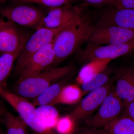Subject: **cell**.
Returning a JSON list of instances; mask_svg holds the SVG:
<instances>
[{"label":"cell","instance_id":"1","mask_svg":"<svg viewBox=\"0 0 134 134\" xmlns=\"http://www.w3.org/2000/svg\"><path fill=\"white\" fill-rule=\"evenodd\" d=\"M94 26L90 18L81 14L64 27L53 40L55 59L51 67L78 52L88 41Z\"/></svg>","mask_w":134,"mask_h":134},{"label":"cell","instance_id":"2","mask_svg":"<svg viewBox=\"0 0 134 134\" xmlns=\"http://www.w3.org/2000/svg\"><path fill=\"white\" fill-rule=\"evenodd\" d=\"M75 69L72 65L48 68L34 76L17 81L15 93L26 99H33L53 84L72 76Z\"/></svg>","mask_w":134,"mask_h":134},{"label":"cell","instance_id":"3","mask_svg":"<svg viewBox=\"0 0 134 134\" xmlns=\"http://www.w3.org/2000/svg\"><path fill=\"white\" fill-rule=\"evenodd\" d=\"M0 96L18 113L27 126L37 134H59L46 125L38 116L35 106L25 98L6 89H0Z\"/></svg>","mask_w":134,"mask_h":134},{"label":"cell","instance_id":"4","mask_svg":"<svg viewBox=\"0 0 134 134\" xmlns=\"http://www.w3.org/2000/svg\"><path fill=\"white\" fill-rule=\"evenodd\" d=\"M69 24L56 29L41 27L37 29L28 39L17 58L16 74L19 76L34 54L53 41L59 32Z\"/></svg>","mask_w":134,"mask_h":134},{"label":"cell","instance_id":"5","mask_svg":"<svg viewBox=\"0 0 134 134\" xmlns=\"http://www.w3.org/2000/svg\"><path fill=\"white\" fill-rule=\"evenodd\" d=\"M16 2L11 6L1 7L0 16L14 23L37 30L45 15L43 10L30 3Z\"/></svg>","mask_w":134,"mask_h":134},{"label":"cell","instance_id":"6","mask_svg":"<svg viewBox=\"0 0 134 134\" xmlns=\"http://www.w3.org/2000/svg\"><path fill=\"white\" fill-rule=\"evenodd\" d=\"M134 40V30L115 25L99 24L94 26L88 40L93 46L117 45Z\"/></svg>","mask_w":134,"mask_h":134},{"label":"cell","instance_id":"7","mask_svg":"<svg viewBox=\"0 0 134 134\" xmlns=\"http://www.w3.org/2000/svg\"><path fill=\"white\" fill-rule=\"evenodd\" d=\"M79 59L82 62H90L97 59L111 60L134 52V40L117 45L93 46L87 45L78 51Z\"/></svg>","mask_w":134,"mask_h":134},{"label":"cell","instance_id":"8","mask_svg":"<svg viewBox=\"0 0 134 134\" xmlns=\"http://www.w3.org/2000/svg\"><path fill=\"white\" fill-rule=\"evenodd\" d=\"M124 108L122 100L115 94L113 88L96 113L87 120L86 125L97 128L104 127L120 117Z\"/></svg>","mask_w":134,"mask_h":134},{"label":"cell","instance_id":"9","mask_svg":"<svg viewBox=\"0 0 134 134\" xmlns=\"http://www.w3.org/2000/svg\"><path fill=\"white\" fill-rule=\"evenodd\" d=\"M113 80L99 88L90 92L70 114L71 119L75 122L88 118L100 106L103 100L112 91Z\"/></svg>","mask_w":134,"mask_h":134},{"label":"cell","instance_id":"10","mask_svg":"<svg viewBox=\"0 0 134 134\" xmlns=\"http://www.w3.org/2000/svg\"><path fill=\"white\" fill-rule=\"evenodd\" d=\"M29 37L14 23L7 21L0 29V55L6 53L19 54Z\"/></svg>","mask_w":134,"mask_h":134},{"label":"cell","instance_id":"11","mask_svg":"<svg viewBox=\"0 0 134 134\" xmlns=\"http://www.w3.org/2000/svg\"><path fill=\"white\" fill-rule=\"evenodd\" d=\"M55 59L53 41L34 54L25 66L18 81L38 74L52 67Z\"/></svg>","mask_w":134,"mask_h":134},{"label":"cell","instance_id":"12","mask_svg":"<svg viewBox=\"0 0 134 134\" xmlns=\"http://www.w3.org/2000/svg\"><path fill=\"white\" fill-rule=\"evenodd\" d=\"M81 14V11L80 9L73 6L71 3L51 8L47 14L43 18L37 29L41 27L59 28L69 23Z\"/></svg>","mask_w":134,"mask_h":134},{"label":"cell","instance_id":"13","mask_svg":"<svg viewBox=\"0 0 134 134\" xmlns=\"http://www.w3.org/2000/svg\"><path fill=\"white\" fill-rule=\"evenodd\" d=\"M115 72L116 83L114 91L125 107L134 100V69L130 66L122 67Z\"/></svg>","mask_w":134,"mask_h":134},{"label":"cell","instance_id":"14","mask_svg":"<svg viewBox=\"0 0 134 134\" xmlns=\"http://www.w3.org/2000/svg\"><path fill=\"white\" fill-rule=\"evenodd\" d=\"M99 21L100 24L115 25L134 30V9L109 8L101 13Z\"/></svg>","mask_w":134,"mask_h":134},{"label":"cell","instance_id":"15","mask_svg":"<svg viewBox=\"0 0 134 134\" xmlns=\"http://www.w3.org/2000/svg\"><path fill=\"white\" fill-rule=\"evenodd\" d=\"M70 77H68L50 86L39 96L33 99L32 104L35 106H38L55 105L62 90L66 85Z\"/></svg>","mask_w":134,"mask_h":134},{"label":"cell","instance_id":"16","mask_svg":"<svg viewBox=\"0 0 134 134\" xmlns=\"http://www.w3.org/2000/svg\"><path fill=\"white\" fill-rule=\"evenodd\" d=\"M104 128L113 134H134V120L123 114Z\"/></svg>","mask_w":134,"mask_h":134},{"label":"cell","instance_id":"17","mask_svg":"<svg viewBox=\"0 0 134 134\" xmlns=\"http://www.w3.org/2000/svg\"><path fill=\"white\" fill-rule=\"evenodd\" d=\"M110 80L109 75L105 70L87 77L80 84V88L82 96L99 88L107 83Z\"/></svg>","mask_w":134,"mask_h":134},{"label":"cell","instance_id":"18","mask_svg":"<svg viewBox=\"0 0 134 134\" xmlns=\"http://www.w3.org/2000/svg\"><path fill=\"white\" fill-rule=\"evenodd\" d=\"M2 119L6 126L7 134H28L27 125L20 116L14 115L5 108Z\"/></svg>","mask_w":134,"mask_h":134},{"label":"cell","instance_id":"19","mask_svg":"<svg viewBox=\"0 0 134 134\" xmlns=\"http://www.w3.org/2000/svg\"><path fill=\"white\" fill-rule=\"evenodd\" d=\"M111 61L108 59H97L87 63L80 70L76 78L77 82L81 84L87 77L104 72Z\"/></svg>","mask_w":134,"mask_h":134},{"label":"cell","instance_id":"20","mask_svg":"<svg viewBox=\"0 0 134 134\" xmlns=\"http://www.w3.org/2000/svg\"><path fill=\"white\" fill-rule=\"evenodd\" d=\"M19 54H3L0 55V89H6V84L15 61Z\"/></svg>","mask_w":134,"mask_h":134},{"label":"cell","instance_id":"21","mask_svg":"<svg viewBox=\"0 0 134 134\" xmlns=\"http://www.w3.org/2000/svg\"><path fill=\"white\" fill-rule=\"evenodd\" d=\"M82 96L81 88L76 85H66L62 90L55 104H72L79 101Z\"/></svg>","mask_w":134,"mask_h":134},{"label":"cell","instance_id":"22","mask_svg":"<svg viewBox=\"0 0 134 134\" xmlns=\"http://www.w3.org/2000/svg\"><path fill=\"white\" fill-rule=\"evenodd\" d=\"M36 112L46 125L50 128L55 127L58 121L59 113L53 106L43 105L36 108Z\"/></svg>","mask_w":134,"mask_h":134},{"label":"cell","instance_id":"23","mask_svg":"<svg viewBox=\"0 0 134 134\" xmlns=\"http://www.w3.org/2000/svg\"><path fill=\"white\" fill-rule=\"evenodd\" d=\"M79 0H8L15 2L36 3L50 8L58 7Z\"/></svg>","mask_w":134,"mask_h":134},{"label":"cell","instance_id":"24","mask_svg":"<svg viewBox=\"0 0 134 134\" xmlns=\"http://www.w3.org/2000/svg\"><path fill=\"white\" fill-rule=\"evenodd\" d=\"M74 122L69 116L58 119L55 126L59 134H70L72 133Z\"/></svg>","mask_w":134,"mask_h":134},{"label":"cell","instance_id":"25","mask_svg":"<svg viewBox=\"0 0 134 134\" xmlns=\"http://www.w3.org/2000/svg\"><path fill=\"white\" fill-rule=\"evenodd\" d=\"M112 5L118 9H134V0H114Z\"/></svg>","mask_w":134,"mask_h":134},{"label":"cell","instance_id":"26","mask_svg":"<svg viewBox=\"0 0 134 134\" xmlns=\"http://www.w3.org/2000/svg\"><path fill=\"white\" fill-rule=\"evenodd\" d=\"M97 128L87 126L79 129L75 134H108L105 129Z\"/></svg>","mask_w":134,"mask_h":134},{"label":"cell","instance_id":"27","mask_svg":"<svg viewBox=\"0 0 134 134\" xmlns=\"http://www.w3.org/2000/svg\"><path fill=\"white\" fill-rule=\"evenodd\" d=\"M89 5L95 7H101L107 5H112L114 0H85Z\"/></svg>","mask_w":134,"mask_h":134},{"label":"cell","instance_id":"28","mask_svg":"<svg viewBox=\"0 0 134 134\" xmlns=\"http://www.w3.org/2000/svg\"><path fill=\"white\" fill-rule=\"evenodd\" d=\"M124 113L134 120V100L125 107Z\"/></svg>","mask_w":134,"mask_h":134},{"label":"cell","instance_id":"29","mask_svg":"<svg viewBox=\"0 0 134 134\" xmlns=\"http://www.w3.org/2000/svg\"><path fill=\"white\" fill-rule=\"evenodd\" d=\"M6 22L7 21H5L3 18L0 16V29L5 24Z\"/></svg>","mask_w":134,"mask_h":134},{"label":"cell","instance_id":"30","mask_svg":"<svg viewBox=\"0 0 134 134\" xmlns=\"http://www.w3.org/2000/svg\"><path fill=\"white\" fill-rule=\"evenodd\" d=\"M5 108L0 107V121L2 119L4 111H5Z\"/></svg>","mask_w":134,"mask_h":134},{"label":"cell","instance_id":"31","mask_svg":"<svg viewBox=\"0 0 134 134\" xmlns=\"http://www.w3.org/2000/svg\"><path fill=\"white\" fill-rule=\"evenodd\" d=\"M132 67L133 69H134V58L133 59V61H132V63H131V65H130Z\"/></svg>","mask_w":134,"mask_h":134},{"label":"cell","instance_id":"32","mask_svg":"<svg viewBox=\"0 0 134 134\" xmlns=\"http://www.w3.org/2000/svg\"><path fill=\"white\" fill-rule=\"evenodd\" d=\"M106 131H107V133H108V134H113L111 133H110V132H108V131H107V130H106Z\"/></svg>","mask_w":134,"mask_h":134},{"label":"cell","instance_id":"33","mask_svg":"<svg viewBox=\"0 0 134 134\" xmlns=\"http://www.w3.org/2000/svg\"><path fill=\"white\" fill-rule=\"evenodd\" d=\"M0 134H3L2 133V132H1V131H0Z\"/></svg>","mask_w":134,"mask_h":134},{"label":"cell","instance_id":"34","mask_svg":"<svg viewBox=\"0 0 134 134\" xmlns=\"http://www.w3.org/2000/svg\"><path fill=\"white\" fill-rule=\"evenodd\" d=\"M133 53H134V52Z\"/></svg>","mask_w":134,"mask_h":134}]
</instances>
